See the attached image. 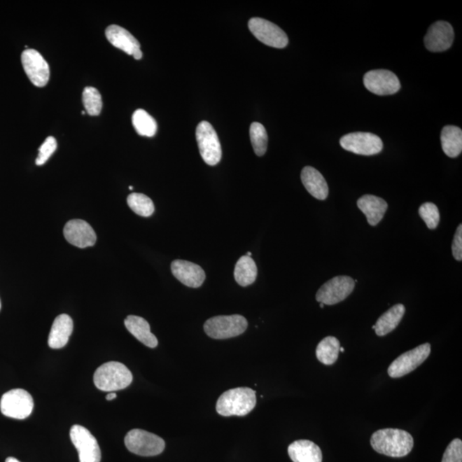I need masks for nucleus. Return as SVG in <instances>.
Masks as SVG:
<instances>
[{
	"label": "nucleus",
	"mask_w": 462,
	"mask_h": 462,
	"mask_svg": "<svg viewBox=\"0 0 462 462\" xmlns=\"http://www.w3.org/2000/svg\"><path fill=\"white\" fill-rule=\"evenodd\" d=\"M371 445L377 453L390 457L400 458L407 456L412 451L414 438L406 430L382 429L372 434Z\"/></svg>",
	"instance_id": "nucleus-1"
},
{
	"label": "nucleus",
	"mask_w": 462,
	"mask_h": 462,
	"mask_svg": "<svg viewBox=\"0 0 462 462\" xmlns=\"http://www.w3.org/2000/svg\"><path fill=\"white\" fill-rule=\"evenodd\" d=\"M256 392L252 388L240 387L231 388L218 398L216 410L225 417L245 416L256 406Z\"/></svg>",
	"instance_id": "nucleus-2"
},
{
	"label": "nucleus",
	"mask_w": 462,
	"mask_h": 462,
	"mask_svg": "<svg viewBox=\"0 0 462 462\" xmlns=\"http://www.w3.org/2000/svg\"><path fill=\"white\" fill-rule=\"evenodd\" d=\"M133 375L125 365L110 361L100 365L94 375V383L99 391L114 392L123 390L132 383Z\"/></svg>",
	"instance_id": "nucleus-3"
},
{
	"label": "nucleus",
	"mask_w": 462,
	"mask_h": 462,
	"mask_svg": "<svg viewBox=\"0 0 462 462\" xmlns=\"http://www.w3.org/2000/svg\"><path fill=\"white\" fill-rule=\"evenodd\" d=\"M248 321L244 316H216L206 321L204 330L214 339H228L240 336L248 328Z\"/></svg>",
	"instance_id": "nucleus-4"
},
{
	"label": "nucleus",
	"mask_w": 462,
	"mask_h": 462,
	"mask_svg": "<svg viewBox=\"0 0 462 462\" xmlns=\"http://www.w3.org/2000/svg\"><path fill=\"white\" fill-rule=\"evenodd\" d=\"M126 448L141 456H155L164 451L165 442L157 435L148 431L134 429L125 438Z\"/></svg>",
	"instance_id": "nucleus-5"
},
{
	"label": "nucleus",
	"mask_w": 462,
	"mask_h": 462,
	"mask_svg": "<svg viewBox=\"0 0 462 462\" xmlns=\"http://www.w3.org/2000/svg\"><path fill=\"white\" fill-rule=\"evenodd\" d=\"M34 400L28 391L14 388L5 393L0 400V411L11 419H24L32 414Z\"/></svg>",
	"instance_id": "nucleus-6"
},
{
	"label": "nucleus",
	"mask_w": 462,
	"mask_h": 462,
	"mask_svg": "<svg viewBox=\"0 0 462 462\" xmlns=\"http://www.w3.org/2000/svg\"><path fill=\"white\" fill-rule=\"evenodd\" d=\"M196 140L200 153L207 164H218L222 159V148L217 132L206 121L200 122L196 128Z\"/></svg>",
	"instance_id": "nucleus-7"
},
{
	"label": "nucleus",
	"mask_w": 462,
	"mask_h": 462,
	"mask_svg": "<svg viewBox=\"0 0 462 462\" xmlns=\"http://www.w3.org/2000/svg\"><path fill=\"white\" fill-rule=\"evenodd\" d=\"M342 148L358 155L372 156L382 152L384 145L379 136L372 133L354 132L345 134L340 140Z\"/></svg>",
	"instance_id": "nucleus-8"
},
{
	"label": "nucleus",
	"mask_w": 462,
	"mask_h": 462,
	"mask_svg": "<svg viewBox=\"0 0 462 462\" xmlns=\"http://www.w3.org/2000/svg\"><path fill=\"white\" fill-rule=\"evenodd\" d=\"M430 349V344H425L400 354L388 367V376L392 379H399L414 371L429 357Z\"/></svg>",
	"instance_id": "nucleus-9"
},
{
	"label": "nucleus",
	"mask_w": 462,
	"mask_h": 462,
	"mask_svg": "<svg viewBox=\"0 0 462 462\" xmlns=\"http://www.w3.org/2000/svg\"><path fill=\"white\" fill-rule=\"evenodd\" d=\"M354 286L356 282L352 277L335 276L322 285L316 295V300L323 305H335L348 298L353 292Z\"/></svg>",
	"instance_id": "nucleus-10"
},
{
	"label": "nucleus",
	"mask_w": 462,
	"mask_h": 462,
	"mask_svg": "<svg viewBox=\"0 0 462 462\" xmlns=\"http://www.w3.org/2000/svg\"><path fill=\"white\" fill-rule=\"evenodd\" d=\"M248 28L257 40L272 48H284L288 43V38L284 31L265 19L260 18L250 19Z\"/></svg>",
	"instance_id": "nucleus-11"
},
{
	"label": "nucleus",
	"mask_w": 462,
	"mask_h": 462,
	"mask_svg": "<svg viewBox=\"0 0 462 462\" xmlns=\"http://www.w3.org/2000/svg\"><path fill=\"white\" fill-rule=\"evenodd\" d=\"M71 439L78 451L80 462H100L102 451L97 439L84 426L75 425L71 429Z\"/></svg>",
	"instance_id": "nucleus-12"
},
{
	"label": "nucleus",
	"mask_w": 462,
	"mask_h": 462,
	"mask_svg": "<svg viewBox=\"0 0 462 462\" xmlns=\"http://www.w3.org/2000/svg\"><path fill=\"white\" fill-rule=\"evenodd\" d=\"M22 64L30 82L36 87H45L50 78V68L41 54L34 49L22 53Z\"/></svg>",
	"instance_id": "nucleus-13"
},
{
	"label": "nucleus",
	"mask_w": 462,
	"mask_h": 462,
	"mask_svg": "<svg viewBox=\"0 0 462 462\" xmlns=\"http://www.w3.org/2000/svg\"><path fill=\"white\" fill-rule=\"evenodd\" d=\"M364 84L372 94L384 96L395 94L400 88L398 77L387 69H374L364 76Z\"/></svg>",
	"instance_id": "nucleus-14"
},
{
	"label": "nucleus",
	"mask_w": 462,
	"mask_h": 462,
	"mask_svg": "<svg viewBox=\"0 0 462 462\" xmlns=\"http://www.w3.org/2000/svg\"><path fill=\"white\" fill-rule=\"evenodd\" d=\"M454 38L451 24L444 21H438L430 27L424 41L429 51L441 52L451 48Z\"/></svg>",
	"instance_id": "nucleus-15"
},
{
	"label": "nucleus",
	"mask_w": 462,
	"mask_h": 462,
	"mask_svg": "<svg viewBox=\"0 0 462 462\" xmlns=\"http://www.w3.org/2000/svg\"><path fill=\"white\" fill-rule=\"evenodd\" d=\"M64 234L69 244L85 248L95 244L97 237L90 223L80 219H73L64 226Z\"/></svg>",
	"instance_id": "nucleus-16"
},
{
	"label": "nucleus",
	"mask_w": 462,
	"mask_h": 462,
	"mask_svg": "<svg viewBox=\"0 0 462 462\" xmlns=\"http://www.w3.org/2000/svg\"><path fill=\"white\" fill-rule=\"evenodd\" d=\"M107 40L115 48L122 50L123 52L132 55L139 60L142 57L141 45L128 30L118 25H111L106 30Z\"/></svg>",
	"instance_id": "nucleus-17"
},
{
	"label": "nucleus",
	"mask_w": 462,
	"mask_h": 462,
	"mask_svg": "<svg viewBox=\"0 0 462 462\" xmlns=\"http://www.w3.org/2000/svg\"><path fill=\"white\" fill-rule=\"evenodd\" d=\"M173 276L184 285L190 288L202 286L206 279V273L200 265L192 262L176 260L172 263Z\"/></svg>",
	"instance_id": "nucleus-18"
},
{
	"label": "nucleus",
	"mask_w": 462,
	"mask_h": 462,
	"mask_svg": "<svg viewBox=\"0 0 462 462\" xmlns=\"http://www.w3.org/2000/svg\"><path fill=\"white\" fill-rule=\"evenodd\" d=\"M357 206L365 215L369 225L372 226L379 225L388 208V204L384 200L372 195L362 196L358 200Z\"/></svg>",
	"instance_id": "nucleus-19"
},
{
	"label": "nucleus",
	"mask_w": 462,
	"mask_h": 462,
	"mask_svg": "<svg viewBox=\"0 0 462 462\" xmlns=\"http://www.w3.org/2000/svg\"><path fill=\"white\" fill-rule=\"evenodd\" d=\"M73 332V321L67 314L57 316L54 321L48 337L50 348L59 349L68 344Z\"/></svg>",
	"instance_id": "nucleus-20"
},
{
	"label": "nucleus",
	"mask_w": 462,
	"mask_h": 462,
	"mask_svg": "<svg viewBox=\"0 0 462 462\" xmlns=\"http://www.w3.org/2000/svg\"><path fill=\"white\" fill-rule=\"evenodd\" d=\"M304 187L314 198L323 200L329 195L328 184L321 172L314 167L303 168L300 175Z\"/></svg>",
	"instance_id": "nucleus-21"
},
{
	"label": "nucleus",
	"mask_w": 462,
	"mask_h": 462,
	"mask_svg": "<svg viewBox=\"0 0 462 462\" xmlns=\"http://www.w3.org/2000/svg\"><path fill=\"white\" fill-rule=\"evenodd\" d=\"M288 456L293 462H322L321 448L309 440H298L288 446Z\"/></svg>",
	"instance_id": "nucleus-22"
},
{
	"label": "nucleus",
	"mask_w": 462,
	"mask_h": 462,
	"mask_svg": "<svg viewBox=\"0 0 462 462\" xmlns=\"http://www.w3.org/2000/svg\"><path fill=\"white\" fill-rule=\"evenodd\" d=\"M125 325L131 334L137 339L139 342L148 348H156L159 342L150 330L148 321L144 318L136 315H130L125 321Z\"/></svg>",
	"instance_id": "nucleus-23"
},
{
	"label": "nucleus",
	"mask_w": 462,
	"mask_h": 462,
	"mask_svg": "<svg viewBox=\"0 0 462 462\" xmlns=\"http://www.w3.org/2000/svg\"><path fill=\"white\" fill-rule=\"evenodd\" d=\"M405 307L402 304H396L377 319L374 326L375 332L379 337L386 336L398 326L405 314Z\"/></svg>",
	"instance_id": "nucleus-24"
},
{
	"label": "nucleus",
	"mask_w": 462,
	"mask_h": 462,
	"mask_svg": "<svg viewBox=\"0 0 462 462\" xmlns=\"http://www.w3.org/2000/svg\"><path fill=\"white\" fill-rule=\"evenodd\" d=\"M442 151L449 158H456L462 151V130L459 127L445 126L441 133Z\"/></svg>",
	"instance_id": "nucleus-25"
},
{
	"label": "nucleus",
	"mask_w": 462,
	"mask_h": 462,
	"mask_svg": "<svg viewBox=\"0 0 462 462\" xmlns=\"http://www.w3.org/2000/svg\"><path fill=\"white\" fill-rule=\"evenodd\" d=\"M258 269L251 257L242 256L234 267V276L237 283L242 287L248 286L256 280Z\"/></svg>",
	"instance_id": "nucleus-26"
},
{
	"label": "nucleus",
	"mask_w": 462,
	"mask_h": 462,
	"mask_svg": "<svg viewBox=\"0 0 462 462\" xmlns=\"http://www.w3.org/2000/svg\"><path fill=\"white\" fill-rule=\"evenodd\" d=\"M340 348V342L337 338L327 337L318 344L317 349H316V356L323 365H333L338 359Z\"/></svg>",
	"instance_id": "nucleus-27"
},
{
	"label": "nucleus",
	"mask_w": 462,
	"mask_h": 462,
	"mask_svg": "<svg viewBox=\"0 0 462 462\" xmlns=\"http://www.w3.org/2000/svg\"><path fill=\"white\" fill-rule=\"evenodd\" d=\"M134 130L142 136L153 137L157 132V122L151 115L145 110L138 109L132 115Z\"/></svg>",
	"instance_id": "nucleus-28"
},
{
	"label": "nucleus",
	"mask_w": 462,
	"mask_h": 462,
	"mask_svg": "<svg viewBox=\"0 0 462 462\" xmlns=\"http://www.w3.org/2000/svg\"><path fill=\"white\" fill-rule=\"evenodd\" d=\"M130 209L141 217H150L154 213L153 200L144 194L133 192L127 198Z\"/></svg>",
	"instance_id": "nucleus-29"
},
{
	"label": "nucleus",
	"mask_w": 462,
	"mask_h": 462,
	"mask_svg": "<svg viewBox=\"0 0 462 462\" xmlns=\"http://www.w3.org/2000/svg\"><path fill=\"white\" fill-rule=\"evenodd\" d=\"M249 134L254 153L257 156H263L267 153L268 145V136L265 127L260 122H253Z\"/></svg>",
	"instance_id": "nucleus-30"
},
{
	"label": "nucleus",
	"mask_w": 462,
	"mask_h": 462,
	"mask_svg": "<svg viewBox=\"0 0 462 462\" xmlns=\"http://www.w3.org/2000/svg\"><path fill=\"white\" fill-rule=\"evenodd\" d=\"M83 102L85 110L90 115H98L102 113V98L97 88H85L83 94Z\"/></svg>",
	"instance_id": "nucleus-31"
},
{
	"label": "nucleus",
	"mask_w": 462,
	"mask_h": 462,
	"mask_svg": "<svg viewBox=\"0 0 462 462\" xmlns=\"http://www.w3.org/2000/svg\"><path fill=\"white\" fill-rule=\"evenodd\" d=\"M419 214L430 230L437 228L439 222H440V214H439L438 208L435 204L430 202L424 203L419 207Z\"/></svg>",
	"instance_id": "nucleus-32"
},
{
	"label": "nucleus",
	"mask_w": 462,
	"mask_h": 462,
	"mask_svg": "<svg viewBox=\"0 0 462 462\" xmlns=\"http://www.w3.org/2000/svg\"><path fill=\"white\" fill-rule=\"evenodd\" d=\"M56 139L52 136H49L46 139L43 144L38 149V154L36 161L37 165H43L46 161L50 159L54 152L57 149Z\"/></svg>",
	"instance_id": "nucleus-33"
},
{
	"label": "nucleus",
	"mask_w": 462,
	"mask_h": 462,
	"mask_svg": "<svg viewBox=\"0 0 462 462\" xmlns=\"http://www.w3.org/2000/svg\"><path fill=\"white\" fill-rule=\"evenodd\" d=\"M442 462H462V442L456 438L445 450Z\"/></svg>",
	"instance_id": "nucleus-34"
},
{
	"label": "nucleus",
	"mask_w": 462,
	"mask_h": 462,
	"mask_svg": "<svg viewBox=\"0 0 462 462\" xmlns=\"http://www.w3.org/2000/svg\"><path fill=\"white\" fill-rule=\"evenodd\" d=\"M452 253L456 259L458 261L462 260V225H460L458 227L456 234H454L453 244H452Z\"/></svg>",
	"instance_id": "nucleus-35"
},
{
	"label": "nucleus",
	"mask_w": 462,
	"mask_h": 462,
	"mask_svg": "<svg viewBox=\"0 0 462 462\" xmlns=\"http://www.w3.org/2000/svg\"><path fill=\"white\" fill-rule=\"evenodd\" d=\"M115 398H117V394H115V392H110L109 394H108L106 398L107 400H113Z\"/></svg>",
	"instance_id": "nucleus-36"
},
{
	"label": "nucleus",
	"mask_w": 462,
	"mask_h": 462,
	"mask_svg": "<svg viewBox=\"0 0 462 462\" xmlns=\"http://www.w3.org/2000/svg\"><path fill=\"white\" fill-rule=\"evenodd\" d=\"M6 462H21L19 461L18 459H15L14 457H8L7 459L6 460Z\"/></svg>",
	"instance_id": "nucleus-37"
},
{
	"label": "nucleus",
	"mask_w": 462,
	"mask_h": 462,
	"mask_svg": "<svg viewBox=\"0 0 462 462\" xmlns=\"http://www.w3.org/2000/svg\"><path fill=\"white\" fill-rule=\"evenodd\" d=\"M251 255H252L251 252H248V253H246V256L251 257Z\"/></svg>",
	"instance_id": "nucleus-38"
},
{
	"label": "nucleus",
	"mask_w": 462,
	"mask_h": 462,
	"mask_svg": "<svg viewBox=\"0 0 462 462\" xmlns=\"http://www.w3.org/2000/svg\"><path fill=\"white\" fill-rule=\"evenodd\" d=\"M340 351L341 352H344V348H340Z\"/></svg>",
	"instance_id": "nucleus-39"
},
{
	"label": "nucleus",
	"mask_w": 462,
	"mask_h": 462,
	"mask_svg": "<svg viewBox=\"0 0 462 462\" xmlns=\"http://www.w3.org/2000/svg\"><path fill=\"white\" fill-rule=\"evenodd\" d=\"M0 310H1V300H0Z\"/></svg>",
	"instance_id": "nucleus-40"
},
{
	"label": "nucleus",
	"mask_w": 462,
	"mask_h": 462,
	"mask_svg": "<svg viewBox=\"0 0 462 462\" xmlns=\"http://www.w3.org/2000/svg\"><path fill=\"white\" fill-rule=\"evenodd\" d=\"M130 190H133V187H132V186H130Z\"/></svg>",
	"instance_id": "nucleus-41"
},
{
	"label": "nucleus",
	"mask_w": 462,
	"mask_h": 462,
	"mask_svg": "<svg viewBox=\"0 0 462 462\" xmlns=\"http://www.w3.org/2000/svg\"><path fill=\"white\" fill-rule=\"evenodd\" d=\"M323 306H325V305H323V303H321V308H323Z\"/></svg>",
	"instance_id": "nucleus-42"
},
{
	"label": "nucleus",
	"mask_w": 462,
	"mask_h": 462,
	"mask_svg": "<svg viewBox=\"0 0 462 462\" xmlns=\"http://www.w3.org/2000/svg\"><path fill=\"white\" fill-rule=\"evenodd\" d=\"M82 114H83V115H85V111H82Z\"/></svg>",
	"instance_id": "nucleus-43"
}]
</instances>
